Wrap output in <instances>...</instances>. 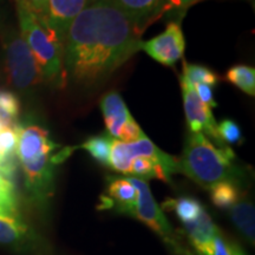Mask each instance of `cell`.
I'll return each mask as SVG.
<instances>
[{"label": "cell", "instance_id": "1", "mask_svg": "<svg viewBox=\"0 0 255 255\" xmlns=\"http://www.w3.org/2000/svg\"><path fill=\"white\" fill-rule=\"evenodd\" d=\"M141 37L114 0H88L64 41L65 81L100 85L141 50Z\"/></svg>", "mask_w": 255, "mask_h": 255}, {"label": "cell", "instance_id": "13", "mask_svg": "<svg viewBox=\"0 0 255 255\" xmlns=\"http://www.w3.org/2000/svg\"><path fill=\"white\" fill-rule=\"evenodd\" d=\"M127 17L143 34L146 28L156 21V13L161 0H114Z\"/></svg>", "mask_w": 255, "mask_h": 255}, {"label": "cell", "instance_id": "21", "mask_svg": "<svg viewBox=\"0 0 255 255\" xmlns=\"http://www.w3.org/2000/svg\"><path fill=\"white\" fill-rule=\"evenodd\" d=\"M0 216L21 219L19 214L18 199L13 183L2 175H0Z\"/></svg>", "mask_w": 255, "mask_h": 255}, {"label": "cell", "instance_id": "19", "mask_svg": "<svg viewBox=\"0 0 255 255\" xmlns=\"http://www.w3.org/2000/svg\"><path fill=\"white\" fill-rule=\"evenodd\" d=\"M113 137L109 133L105 132L102 135L92 136L88 138L79 148L87 150L98 163L109 167L110 164V151Z\"/></svg>", "mask_w": 255, "mask_h": 255}, {"label": "cell", "instance_id": "9", "mask_svg": "<svg viewBox=\"0 0 255 255\" xmlns=\"http://www.w3.org/2000/svg\"><path fill=\"white\" fill-rule=\"evenodd\" d=\"M141 50L162 65L174 66L182 58L186 50L181 23L169 21L167 28L161 34L148 41H142Z\"/></svg>", "mask_w": 255, "mask_h": 255}, {"label": "cell", "instance_id": "31", "mask_svg": "<svg viewBox=\"0 0 255 255\" xmlns=\"http://www.w3.org/2000/svg\"><path fill=\"white\" fill-rule=\"evenodd\" d=\"M1 4H2V0H0V7H1Z\"/></svg>", "mask_w": 255, "mask_h": 255}, {"label": "cell", "instance_id": "22", "mask_svg": "<svg viewBox=\"0 0 255 255\" xmlns=\"http://www.w3.org/2000/svg\"><path fill=\"white\" fill-rule=\"evenodd\" d=\"M200 1L202 0H161L156 13V20L167 19L169 21L181 23L188 8Z\"/></svg>", "mask_w": 255, "mask_h": 255}, {"label": "cell", "instance_id": "17", "mask_svg": "<svg viewBox=\"0 0 255 255\" xmlns=\"http://www.w3.org/2000/svg\"><path fill=\"white\" fill-rule=\"evenodd\" d=\"M27 235V227L23 220L0 216V244L20 245L26 240Z\"/></svg>", "mask_w": 255, "mask_h": 255}, {"label": "cell", "instance_id": "3", "mask_svg": "<svg viewBox=\"0 0 255 255\" xmlns=\"http://www.w3.org/2000/svg\"><path fill=\"white\" fill-rule=\"evenodd\" d=\"M235 154L228 145H215L203 133L189 132L178 161V173H182L205 189L222 181H235L240 170L234 164Z\"/></svg>", "mask_w": 255, "mask_h": 255}, {"label": "cell", "instance_id": "29", "mask_svg": "<svg viewBox=\"0 0 255 255\" xmlns=\"http://www.w3.org/2000/svg\"><path fill=\"white\" fill-rule=\"evenodd\" d=\"M24 2L38 18L45 19L47 21V13H49V0H24Z\"/></svg>", "mask_w": 255, "mask_h": 255}, {"label": "cell", "instance_id": "20", "mask_svg": "<svg viewBox=\"0 0 255 255\" xmlns=\"http://www.w3.org/2000/svg\"><path fill=\"white\" fill-rule=\"evenodd\" d=\"M213 203L219 208H232L240 200V188L235 181H222L210 188Z\"/></svg>", "mask_w": 255, "mask_h": 255}, {"label": "cell", "instance_id": "6", "mask_svg": "<svg viewBox=\"0 0 255 255\" xmlns=\"http://www.w3.org/2000/svg\"><path fill=\"white\" fill-rule=\"evenodd\" d=\"M128 180L132 183L137 191V199L133 207L131 215L137 220L148 226L151 231L157 233L161 238L173 246L175 250H180V246L176 242V237L174 235L173 228L170 223L165 219V216L152 196L149 184L145 180L137 177H128Z\"/></svg>", "mask_w": 255, "mask_h": 255}, {"label": "cell", "instance_id": "15", "mask_svg": "<svg viewBox=\"0 0 255 255\" xmlns=\"http://www.w3.org/2000/svg\"><path fill=\"white\" fill-rule=\"evenodd\" d=\"M254 216V206L248 200H239L231 208V218L233 223L253 244L255 238Z\"/></svg>", "mask_w": 255, "mask_h": 255}, {"label": "cell", "instance_id": "12", "mask_svg": "<svg viewBox=\"0 0 255 255\" xmlns=\"http://www.w3.org/2000/svg\"><path fill=\"white\" fill-rule=\"evenodd\" d=\"M88 0H49L47 24L64 43L73 19L82 11Z\"/></svg>", "mask_w": 255, "mask_h": 255}, {"label": "cell", "instance_id": "18", "mask_svg": "<svg viewBox=\"0 0 255 255\" xmlns=\"http://www.w3.org/2000/svg\"><path fill=\"white\" fill-rule=\"evenodd\" d=\"M226 81L235 85L248 96H255V69L248 65H235L225 76Z\"/></svg>", "mask_w": 255, "mask_h": 255}, {"label": "cell", "instance_id": "2", "mask_svg": "<svg viewBox=\"0 0 255 255\" xmlns=\"http://www.w3.org/2000/svg\"><path fill=\"white\" fill-rule=\"evenodd\" d=\"M15 155L23 168L25 187L34 202L44 205L53 195L55 168L71 155L75 148L60 149L49 130L38 124H18Z\"/></svg>", "mask_w": 255, "mask_h": 255}, {"label": "cell", "instance_id": "8", "mask_svg": "<svg viewBox=\"0 0 255 255\" xmlns=\"http://www.w3.org/2000/svg\"><path fill=\"white\" fill-rule=\"evenodd\" d=\"M136 157H148L155 161L162 162V163L171 165L177 168L178 161L174 156H170L157 148L150 139L146 137L138 139L136 142L126 143L121 142L119 139H113L110 151V164L109 167L119 173L127 174L129 173L131 161Z\"/></svg>", "mask_w": 255, "mask_h": 255}, {"label": "cell", "instance_id": "10", "mask_svg": "<svg viewBox=\"0 0 255 255\" xmlns=\"http://www.w3.org/2000/svg\"><path fill=\"white\" fill-rule=\"evenodd\" d=\"M136 199L137 191L128 177H110L107 195L102 197L100 208H115L123 214L131 215Z\"/></svg>", "mask_w": 255, "mask_h": 255}, {"label": "cell", "instance_id": "16", "mask_svg": "<svg viewBox=\"0 0 255 255\" xmlns=\"http://www.w3.org/2000/svg\"><path fill=\"white\" fill-rule=\"evenodd\" d=\"M163 208L171 209L176 213L177 218L183 225L196 220L205 210L203 206L193 197H180L176 200H168L163 203Z\"/></svg>", "mask_w": 255, "mask_h": 255}, {"label": "cell", "instance_id": "11", "mask_svg": "<svg viewBox=\"0 0 255 255\" xmlns=\"http://www.w3.org/2000/svg\"><path fill=\"white\" fill-rule=\"evenodd\" d=\"M101 109L104 116L107 132L113 138L119 139L123 128L132 119L122 96L116 91L105 94L101 100Z\"/></svg>", "mask_w": 255, "mask_h": 255}, {"label": "cell", "instance_id": "27", "mask_svg": "<svg viewBox=\"0 0 255 255\" xmlns=\"http://www.w3.org/2000/svg\"><path fill=\"white\" fill-rule=\"evenodd\" d=\"M206 255H233V245L227 244L222 238L221 232H219L213 239Z\"/></svg>", "mask_w": 255, "mask_h": 255}, {"label": "cell", "instance_id": "14", "mask_svg": "<svg viewBox=\"0 0 255 255\" xmlns=\"http://www.w3.org/2000/svg\"><path fill=\"white\" fill-rule=\"evenodd\" d=\"M184 227H186L191 244L200 255H206L213 239L220 232L206 210H203L196 220L186 223Z\"/></svg>", "mask_w": 255, "mask_h": 255}, {"label": "cell", "instance_id": "28", "mask_svg": "<svg viewBox=\"0 0 255 255\" xmlns=\"http://www.w3.org/2000/svg\"><path fill=\"white\" fill-rule=\"evenodd\" d=\"M194 89H195L196 95L197 97L200 98V101L202 102V103H205L207 107H209L210 109L218 107V103L215 102L214 92H213L212 87L206 84H195L194 85Z\"/></svg>", "mask_w": 255, "mask_h": 255}, {"label": "cell", "instance_id": "4", "mask_svg": "<svg viewBox=\"0 0 255 255\" xmlns=\"http://www.w3.org/2000/svg\"><path fill=\"white\" fill-rule=\"evenodd\" d=\"M20 34L37 60L44 82L63 88L65 85L63 56L64 43L47 24L45 19L38 18L24 0H15Z\"/></svg>", "mask_w": 255, "mask_h": 255}, {"label": "cell", "instance_id": "23", "mask_svg": "<svg viewBox=\"0 0 255 255\" xmlns=\"http://www.w3.org/2000/svg\"><path fill=\"white\" fill-rule=\"evenodd\" d=\"M182 76L190 84H206L212 88L221 81L218 73L207 66L200 65V64H189L186 60L183 62Z\"/></svg>", "mask_w": 255, "mask_h": 255}, {"label": "cell", "instance_id": "24", "mask_svg": "<svg viewBox=\"0 0 255 255\" xmlns=\"http://www.w3.org/2000/svg\"><path fill=\"white\" fill-rule=\"evenodd\" d=\"M20 114V102L13 92L0 90V120L5 127H15Z\"/></svg>", "mask_w": 255, "mask_h": 255}, {"label": "cell", "instance_id": "25", "mask_svg": "<svg viewBox=\"0 0 255 255\" xmlns=\"http://www.w3.org/2000/svg\"><path fill=\"white\" fill-rule=\"evenodd\" d=\"M17 126L2 127L0 129V150L6 158H17L15 155L18 142Z\"/></svg>", "mask_w": 255, "mask_h": 255}, {"label": "cell", "instance_id": "7", "mask_svg": "<svg viewBox=\"0 0 255 255\" xmlns=\"http://www.w3.org/2000/svg\"><path fill=\"white\" fill-rule=\"evenodd\" d=\"M181 90L183 96V107L189 132L203 133L215 145L226 146L218 131V123L213 116L212 110L197 97L194 85L190 84L183 76H180Z\"/></svg>", "mask_w": 255, "mask_h": 255}, {"label": "cell", "instance_id": "30", "mask_svg": "<svg viewBox=\"0 0 255 255\" xmlns=\"http://www.w3.org/2000/svg\"><path fill=\"white\" fill-rule=\"evenodd\" d=\"M233 255H246V253H245L240 247L233 245Z\"/></svg>", "mask_w": 255, "mask_h": 255}, {"label": "cell", "instance_id": "5", "mask_svg": "<svg viewBox=\"0 0 255 255\" xmlns=\"http://www.w3.org/2000/svg\"><path fill=\"white\" fill-rule=\"evenodd\" d=\"M4 50L8 82L17 90L28 92L44 82L37 60L20 32L14 28L5 32Z\"/></svg>", "mask_w": 255, "mask_h": 255}, {"label": "cell", "instance_id": "26", "mask_svg": "<svg viewBox=\"0 0 255 255\" xmlns=\"http://www.w3.org/2000/svg\"><path fill=\"white\" fill-rule=\"evenodd\" d=\"M218 131L225 144H240L242 142L241 128L233 120H223L218 124Z\"/></svg>", "mask_w": 255, "mask_h": 255}]
</instances>
